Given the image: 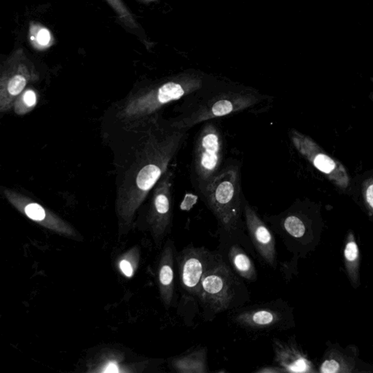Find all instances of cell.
<instances>
[{"instance_id":"obj_1","label":"cell","mask_w":373,"mask_h":373,"mask_svg":"<svg viewBox=\"0 0 373 373\" xmlns=\"http://www.w3.org/2000/svg\"><path fill=\"white\" fill-rule=\"evenodd\" d=\"M207 85L181 100L180 114L168 122L170 126L190 130L201 123L241 113L271 100L269 96L248 87L215 89Z\"/></svg>"},{"instance_id":"obj_2","label":"cell","mask_w":373,"mask_h":373,"mask_svg":"<svg viewBox=\"0 0 373 373\" xmlns=\"http://www.w3.org/2000/svg\"><path fill=\"white\" fill-rule=\"evenodd\" d=\"M206 205L216 217L220 225L227 232L238 227L243 213L241 165L227 161L218 176L201 195Z\"/></svg>"},{"instance_id":"obj_3","label":"cell","mask_w":373,"mask_h":373,"mask_svg":"<svg viewBox=\"0 0 373 373\" xmlns=\"http://www.w3.org/2000/svg\"><path fill=\"white\" fill-rule=\"evenodd\" d=\"M225 141L218 123H203L195 137L190 168L192 185L200 196L207 190L224 165Z\"/></svg>"},{"instance_id":"obj_4","label":"cell","mask_w":373,"mask_h":373,"mask_svg":"<svg viewBox=\"0 0 373 373\" xmlns=\"http://www.w3.org/2000/svg\"><path fill=\"white\" fill-rule=\"evenodd\" d=\"M238 279L230 267L219 256L213 259L206 271L198 299L205 309L217 314L228 310L236 301Z\"/></svg>"},{"instance_id":"obj_5","label":"cell","mask_w":373,"mask_h":373,"mask_svg":"<svg viewBox=\"0 0 373 373\" xmlns=\"http://www.w3.org/2000/svg\"><path fill=\"white\" fill-rule=\"evenodd\" d=\"M213 257L204 248L189 247L182 252L179 274L181 286L187 294L198 298L201 281Z\"/></svg>"},{"instance_id":"obj_6","label":"cell","mask_w":373,"mask_h":373,"mask_svg":"<svg viewBox=\"0 0 373 373\" xmlns=\"http://www.w3.org/2000/svg\"><path fill=\"white\" fill-rule=\"evenodd\" d=\"M243 215L253 244L265 263L274 266L276 251L274 235L245 197L243 198Z\"/></svg>"},{"instance_id":"obj_7","label":"cell","mask_w":373,"mask_h":373,"mask_svg":"<svg viewBox=\"0 0 373 373\" xmlns=\"http://www.w3.org/2000/svg\"><path fill=\"white\" fill-rule=\"evenodd\" d=\"M285 319L283 310L274 304L249 307L241 310L234 317L237 324L251 329L277 328L283 326Z\"/></svg>"},{"instance_id":"obj_8","label":"cell","mask_w":373,"mask_h":373,"mask_svg":"<svg viewBox=\"0 0 373 373\" xmlns=\"http://www.w3.org/2000/svg\"><path fill=\"white\" fill-rule=\"evenodd\" d=\"M274 349L275 364L285 373L313 372L311 362L294 345L275 339Z\"/></svg>"},{"instance_id":"obj_9","label":"cell","mask_w":373,"mask_h":373,"mask_svg":"<svg viewBox=\"0 0 373 373\" xmlns=\"http://www.w3.org/2000/svg\"><path fill=\"white\" fill-rule=\"evenodd\" d=\"M173 179L172 171H166L154 192L153 206L157 224L164 230L171 221L172 215Z\"/></svg>"},{"instance_id":"obj_10","label":"cell","mask_w":373,"mask_h":373,"mask_svg":"<svg viewBox=\"0 0 373 373\" xmlns=\"http://www.w3.org/2000/svg\"><path fill=\"white\" fill-rule=\"evenodd\" d=\"M207 350L205 348L192 351L173 362L176 372L180 373H206L207 369Z\"/></svg>"},{"instance_id":"obj_11","label":"cell","mask_w":373,"mask_h":373,"mask_svg":"<svg viewBox=\"0 0 373 373\" xmlns=\"http://www.w3.org/2000/svg\"><path fill=\"white\" fill-rule=\"evenodd\" d=\"M229 260L234 271L241 278L247 281H255L257 272L252 259L239 246L230 248L228 254Z\"/></svg>"},{"instance_id":"obj_12","label":"cell","mask_w":373,"mask_h":373,"mask_svg":"<svg viewBox=\"0 0 373 373\" xmlns=\"http://www.w3.org/2000/svg\"><path fill=\"white\" fill-rule=\"evenodd\" d=\"M168 164L169 163L167 162H158L144 165L137 175V185L139 190L144 193H148L166 172Z\"/></svg>"},{"instance_id":"obj_13","label":"cell","mask_w":373,"mask_h":373,"mask_svg":"<svg viewBox=\"0 0 373 373\" xmlns=\"http://www.w3.org/2000/svg\"><path fill=\"white\" fill-rule=\"evenodd\" d=\"M345 265L349 279L354 287L360 285L359 270H360V252L354 234L349 232L344 249Z\"/></svg>"},{"instance_id":"obj_14","label":"cell","mask_w":373,"mask_h":373,"mask_svg":"<svg viewBox=\"0 0 373 373\" xmlns=\"http://www.w3.org/2000/svg\"><path fill=\"white\" fill-rule=\"evenodd\" d=\"M159 281L163 288L165 299L167 303L171 302L174 287V268H173V254L171 249L167 250L165 259L163 260L160 272Z\"/></svg>"},{"instance_id":"obj_15","label":"cell","mask_w":373,"mask_h":373,"mask_svg":"<svg viewBox=\"0 0 373 373\" xmlns=\"http://www.w3.org/2000/svg\"><path fill=\"white\" fill-rule=\"evenodd\" d=\"M352 367L339 352H332L326 357L320 366L319 371L323 373L352 372Z\"/></svg>"},{"instance_id":"obj_16","label":"cell","mask_w":373,"mask_h":373,"mask_svg":"<svg viewBox=\"0 0 373 373\" xmlns=\"http://www.w3.org/2000/svg\"><path fill=\"white\" fill-rule=\"evenodd\" d=\"M309 160H311L313 164L321 172L329 174L335 169L336 164L335 161L329 156L324 154H317L316 156L312 154H302Z\"/></svg>"},{"instance_id":"obj_17","label":"cell","mask_w":373,"mask_h":373,"mask_svg":"<svg viewBox=\"0 0 373 373\" xmlns=\"http://www.w3.org/2000/svg\"><path fill=\"white\" fill-rule=\"evenodd\" d=\"M26 85V78L21 75H17L9 80L7 86V92L12 96H17L22 91Z\"/></svg>"},{"instance_id":"obj_18","label":"cell","mask_w":373,"mask_h":373,"mask_svg":"<svg viewBox=\"0 0 373 373\" xmlns=\"http://www.w3.org/2000/svg\"><path fill=\"white\" fill-rule=\"evenodd\" d=\"M25 213L28 218L35 220V221H42L45 218V212L44 209L37 204H28L24 209Z\"/></svg>"},{"instance_id":"obj_19","label":"cell","mask_w":373,"mask_h":373,"mask_svg":"<svg viewBox=\"0 0 373 373\" xmlns=\"http://www.w3.org/2000/svg\"><path fill=\"white\" fill-rule=\"evenodd\" d=\"M37 43L40 45L45 46L51 41V34L49 31L46 29H40V32L37 34Z\"/></svg>"},{"instance_id":"obj_20","label":"cell","mask_w":373,"mask_h":373,"mask_svg":"<svg viewBox=\"0 0 373 373\" xmlns=\"http://www.w3.org/2000/svg\"><path fill=\"white\" fill-rule=\"evenodd\" d=\"M23 101L27 107H34L37 102V96L33 90H27L23 94Z\"/></svg>"},{"instance_id":"obj_21","label":"cell","mask_w":373,"mask_h":373,"mask_svg":"<svg viewBox=\"0 0 373 373\" xmlns=\"http://www.w3.org/2000/svg\"><path fill=\"white\" fill-rule=\"evenodd\" d=\"M196 201H197V198L195 197L194 195H186L185 200L181 205V208L182 210H189L194 205L195 203H196Z\"/></svg>"},{"instance_id":"obj_22","label":"cell","mask_w":373,"mask_h":373,"mask_svg":"<svg viewBox=\"0 0 373 373\" xmlns=\"http://www.w3.org/2000/svg\"><path fill=\"white\" fill-rule=\"evenodd\" d=\"M120 267L122 272L123 273L128 277H131L133 274V268L132 265L127 260H122Z\"/></svg>"},{"instance_id":"obj_23","label":"cell","mask_w":373,"mask_h":373,"mask_svg":"<svg viewBox=\"0 0 373 373\" xmlns=\"http://www.w3.org/2000/svg\"><path fill=\"white\" fill-rule=\"evenodd\" d=\"M257 373H285L283 369L280 367H263L261 369L256 371Z\"/></svg>"},{"instance_id":"obj_24","label":"cell","mask_w":373,"mask_h":373,"mask_svg":"<svg viewBox=\"0 0 373 373\" xmlns=\"http://www.w3.org/2000/svg\"><path fill=\"white\" fill-rule=\"evenodd\" d=\"M366 197L368 204L373 209V185H371L367 190Z\"/></svg>"},{"instance_id":"obj_25","label":"cell","mask_w":373,"mask_h":373,"mask_svg":"<svg viewBox=\"0 0 373 373\" xmlns=\"http://www.w3.org/2000/svg\"><path fill=\"white\" fill-rule=\"evenodd\" d=\"M105 372L107 373H116L118 372V367L115 364L110 363V365L107 366V370Z\"/></svg>"},{"instance_id":"obj_26","label":"cell","mask_w":373,"mask_h":373,"mask_svg":"<svg viewBox=\"0 0 373 373\" xmlns=\"http://www.w3.org/2000/svg\"><path fill=\"white\" fill-rule=\"evenodd\" d=\"M31 40H35V37H34V36H32V37H31Z\"/></svg>"},{"instance_id":"obj_27","label":"cell","mask_w":373,"mask_h":373,"mask_svg":"<svg viewBox=\"0 0 373 373\" xmlns=\"http://www.w3.org/2000/svg\"><path fill=\"white\" fill-rule=\"evenodd\" d=\"M108 1H114V0H108Z\"/></svg>"}]
</instances>
